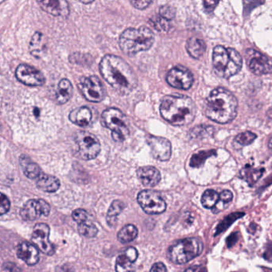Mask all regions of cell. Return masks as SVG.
Masks as SVG:
<instances>
[{"label": "cell", "instance_id": "6da1fadb", "mask_svg": "<svg viewBox=\"0 0 272 272\" xmlns=\"http://www.w3.org/2000/svg\"><path fill=\"white\" fill-rule=\"evenodd\" d=\"M99 69L104 79L123 95L130 94L137 87L135 73L127 61L120 57L107 54L101 59Z\"/></svg>", "mask_w": 272, "mask_h": 272}, {"label": "cell", "instance_id": "7a4b0ae2", "mask_svg": "<svg viewBox=\"0 0 272 272\" xmlns=\"http://www.w3.org/2000/svg\"><path fill=\"white\" fill-rule=\"evenodd\" d=\"M238 101L229 90L218 87L210 93L205 104V115L218 124L233 121L237 115Z\"/></svg>", "mask_w": 272, "mask_h": 272}, {"label": "cell", "instance_id": "3957f363", "mask_svg": "<svg viewBox=\"0 0 272 272\" xmlns=\"http://www.w3.org/2000/svg\"><path fill=\"white\" fill-rule=\"evenodd\" d=\"M161 117L174 127H184L194 121L197 107L190 97L167 95L160 106Z\"/></svg>", "mask_w": 272, "mask_h": 272}, {"label": "cell", "instance_id": "277c9868", "mask_svg": "<svg viewBox=\"0 0 272 272\" xmlns=\"http://www.w3.org/2000/svg\"><path fill=\"white\" fill-rule=\"evenodd\" d=\"M154 43V34L148 27L129 28L121 34L119 46L124 54L134 56L141 51H148Z\"/></svg>", "mask_w": 272, "mask_h": 272}, {"label": "cell", "instance_id": "5b68a950", "mask_svg": "<svg viewBox=\"0 0 272 272\" xmlns=\"http://www.w3.org/2000/svg\"><path fill=\"white\" fill-rule=\"evenodd\" d=\"M213 64L216 75L227 79L241 70L243 59L234 49L216 46L213 49Z\"/></svg>", "mask_w": 272, "mask_h": 272}, {"label": "cell", "instance_id": "8992f818", "mask_svg": "<svg viewBox=\"0 0 272 272\" xmlns=\"http://www.w3.org/2000/svg\"><path fill=\"white\" fill-rule=\"evenodd\" d=\"M203 243L199 239L192 237L180 240L169 249L168 257L176 264H184L200 256Z\"/></svg>", "mask_w": 272, "mask_h": 272}, {"label": "cell", "instance_id": "52a82bcc", "mask_svg": "<svg viewBox=\"0 0 272 272\" xmlns=\"http://www.w3.org/2000/svg\"><path fill=\"white\" fill-rule=\"evenodd\" d=\"M125 121V116L118 109L109 108L101 114V123L112 131L113 139L117 142L124 141L130 134Z\"/></svg>", "mask_w": 272, "mask_h": 272}, {"label": "cell", "instance_id": "ba28073f", "mask_svg": "<svg viewBox=\"0 0 272 272\" xmlns=\"http://www.w3.org/2000/svg\"><path fill=\"white\" fill-rule=\"evenodd\" d=\"M78 155L84 160H93L98 156L101 151V144L95 135L87 131H79L74 138Z\"/></svg>", "mask_w": 272, "mask_h": 272}, {"label": "cell", "instance_id": "9c48e42d", "mask_svg": "<svg viewBox=\"0 0 272 272\" xmlns=\"http://www.w3.org/2000/svg\"><path fill=\"white\" fill-rule=\"evenodd\" d=\"M137 202L147 214L157 215L164 213L167 207L160 193L153 190H143L137 196Z\"/></svg>", "mask_w": 272, "mask_h": 272}, {"label": "cell", "instance_id": "30bf717a", "mask_svg": "<svg viewBox=\"0 0 272 272\" xmlns=\"http://www.w3.org/2000/svg\"><path fill=\"white\" fill-rule=\"evenodd\" d=\"M78 87L86 99L91 102H100L103 101L106 96L102 83L97 76L81 78Z\"/></svg>", "mask_w": 272, "mask_h": 272}, {"label": "cell", "instance_id": "8fae6325", "mask_svg": "<svg viewBox=\"0 0 272 272\" xmlns=\"http://www.w3.org/2000/svg\"><path fill=\"white\" fill-rule=\"evenodd\" d=\"M166 81L174 88L179 90H190L194 82L193 74L189 69L183 66H176L169 71Z\"/></svg>", "mask_w": 272, "mask_h": 272}, {"label": "cell", "instance_id": "7c38bea8", "mask_svg": "<svg viewBox=\"0 0 272 272\" xmlns=\"http://www.w3.org/2000/svg\"><path fill=\"white\" fill-rule=\"evenodd\" d=\"M31 241L38 250L47 256H52L55 252L54 244L50 241V227L44 223L35 224L33 229Z\"/></svg>", "mask_w": 272, "mask_h": 272}, {"label": "cell", "instance_id": "4fadbf2b", "mask_svg": "<svg viewBox=\"0 0 272 272\" xmlns=\"http://www.w3.org/2000/svg\"><path fill=\"white\" fill-rule=\"evenodd\" d=\"M51 212L50 204L46 200H31L24 204L20 211V216L27 221H33L41 217V216H48Z\"/></svg>", "mask_w": 272, "mask_h": 272}, {"label": "cell", "instance_id": "5bb4252c", "mask_svg": "<svg viewBox=\"0 0 272 272\" xmlns=\"http://www.w3.org/2000/svg\"><path fill=\"white\" fill-rule=\"evenodd\" d=\"M247 65L250 71L256 75L270 74L271 62L267 57L254 49H249L246 53Z\"/></svg>", "mask_w": 272, "mask_h": 272}, {"label": "cell", "instance_id": "9a60e30c", "mask_svg": "<svg viewBox=\"0 0 272 272\" xmlns=\"http://www.w3.org/2000/svg\"><path fill=\"white\" fill-rule=\"evenodd\" d=\"M15 76L20 82L29 87H40L46 81L44 74L38 70L26 64H21L17 67Z\"/></svg>", "mask_w": 272, "mask_h": 272}, {"label": "cell", "instance_id": "2e32d148", "mask_svg": "<svg viewBox=\"0 0 272 272\" xmlns=\"http://www.w3.org/2000/svg\"><path fill=\"white\" fill-rule=\"evenodd\" d=\"M147 142L151 149L152 156L160 161H167L172 155V144L164 137L150 136Z\"/></svg>", "mask_w": 272, "mask_h": 272}, {"label": "cell", "instance_id": "e0dca14e", "mask_svg": "<svg viewBox=\"0 0 272 272\" xmlns=\"http://www.w3.org/2000/svg\"><path fill=\"white\" fill-rule=\"evenodd\" d=\"M41 9L55 17L66 18L70 14L67 0H37Z\"/></svg>", "mask_w": 272, "mask_h": 272}, {"label": "cell", "instance_id": "ac0fdd59", "mask_svg": "<svg viewBox=\"0 0 272 272\" xmlns=\"http://www.w3.org/2000/svg\"><path fill=\"white\" fill-rule=\"evenodd\" d=\"M17 256L24 263L33 266L39 261V253L36 246L28 242H23L17 249Z\"/></svg>", "mask_w": 272, "mask_h": 272}, {"label": "cell", "instance_id": "d6986e66", "mask_svg": "<svg viewBox=\"0 0 272 272\" xmlns=\"http://www.w3.org/2000/svg\"><path fill=\"white\" fill-rule=\"evenodd\" d=\"M139 180L145 187L157 185L161 179L160 171L153 166H143L137 172Z\"/></svg>", "mask_w": 272, "mask_h": 272}, {"label": "cell", "instance_id": "ffe728a7", "mask_svg": "<svg viewBox=\"0 0 272 272\" xmlns=\"http://www.w3.org/2000/svg\"><path fill=\"white\" fill-rule=\"evenodd\" d=\"M138 257L137 249L130 247L124 250L122 254L117 256L116 260V270L118 272L130 271L133 270V264Z\"/></svg>", "mask_w": 272, "mask_h": 272}, {"label": "cell", "instance_id": "44dd1931", "mask_svg": "<svg viewBox=\"0 0 272 272\" xmlns=\"http://www.w3.org/2000/svg\"><path fill=\"white\" fill-rule=\"evenodd\" d=\"M69 118L71 122L78 127H88L92 121V112L88 107H80L72 110L69 115Z\"/></svg>", "mask_w": 272, "mask_h": 272}, {"label": "cell", "instance_id": "7402d4cb", "mask_svg": "<svg viewBox=\"0 0 272 272\" xmlns=\"http://www.w3.org/2000/svg\"><path fill=\"white\" fill-rule=\"evenodd\" d=\"M36 185L39 190L47 193H55L60 187V181L57 177L41 173L36 179Z\"/></svg>", "mask_w": 272, "mask_h": 272}, {"label": "cell", "instance_id": "603a6c76", "mask_svg": "<svg viewBox=\"0 0 272 272\" xmlns=\"http://www.w3.org/2000/svg\"><path fill=\"white\" fill-rule=\"evenodd\" d=\"M186 49L190 56L195 59H199L204 55L206 51L204 41L197 37H192L187 40Z\"/></svg>", "mask_w": 272, "mask_h": 272}, {"label": "cell", "instance_id": "cb8c5ba5", "mask_svg": "<svg viewBox=\"0 0 272 272\" xmlns=\"http://www.w3.org/2000/svg\"><path fill=\"white\" fill-rule=\"evenodd\" d=\"M20 164L26 177L31 180H36L41 173V169L36 163L33 162L29 157L22 156L20 157Z\"/></svg>", "mask_w": 272, "mask_h": 272}, {"label": "cell", "instance_id": "d4e9b609", "mask_svg": "<svg viewBox=\"0 0 272 272\" xmlns=\"http://www.w3.org/2000/svg\"><path fill=\"white\" fill-rule=\"evenodd\" d=\"M73 94V87L71 81L68 79H61L58 83V90L56 92L57 102L60 104H66L71 99Z\"/></svg>", "mask_w": 272, "mask_h": 272}, {"label": "cell", "instance_id": "484cf974", "mask_svg": "<svg viewBox=\"0 0 272 272\" xmlns=\"http://www.w3.org/2000/svg\"><path fill=\"white\" fill-rule=\"evenodd\" d=\"M124 204L121 200H114L107 213V221L110 227H114L117 224V218L124 208Z\"/></svg>", "mask_w": 272, "mask_h": 272}, {"label": "cell", "instance_id": "4316f807", "mask_svg": "<svg viewBox=\"0 0 272 272\" xmlns=\"http://www.w3.org/2000/svg\"><path fill=\"white\" fill-rule=\"evenodd\" d=\"M138 230L134 224H127L120 230L117 239L121 243H128L134 241L137 237Z\"/></svg>", "mask_w": 272, "mask_h": 272}, {"label": "cell", "instance_id": "83f0119b", "mask_svg": "<svg viewBox=\"0 0 272 272\" xmlns=\"http://www.w3.org/2000/svg\"><path fill=\"white\" fill-rule=\"evenodd\" d=\"M263 172H264L263 169L256 170V169L250 168L249 166H246L245 169H243L242 170L240 176L250 185H253V184L257 182L258 180L263 175Z\"/></svg>", "mask_w": 272, "mask_h": 272}, {"label": "cell", "instance_id": "f1b7e54d", "mask_svg": "<svg viewBox=\"0 0 272 272\" xmlns=\"http://www.w3.org/2000/svg\"><path fill=\"white\" fill-rule=\"evenodd\" d=\"M44 34L41 32H36L31 38L30 44V51L33 56L38 58L44 47Z\"/></svg>", "mask_w": 272, "mask_h": 272}, {"label": "cell", "instance_id": "f546056e", "mask_svg": "<svg viewBox=\"0 0 272 272\" xmlns=\"http://www.w3.org/2000/svg\"><path fill=\"white\" fill-rule=\"evenodd\" d=\"M78 231L80 235L85 236L87 238H94L97 236L98 230L95 224H93L90 220L81 222L78 224Z\"/></svg>", "mask_w": 272, "mask_h": 272}, {"label": "cell", "instance_id": "4dcf8cb0", "mask_svg": "<svg viewBox=\"0 0 272 272\" xmlns=\"http://www.w3.org/2000/svg\"><path fill=\"white\" fill-rule=\"evenodd\" d=\"M218 201L216 205L213 207V212L214 213H219L222 210L225 209V207L230 204V202L233 200V194L230 190H224L219 195Z\"/></svg>", "mask_w": 272, "mask_h": 272}, {"label": "cell", "instance_id": "1f68e13d", "mask_svg": "<svg viewBox=\"0 0 272 272\" xmlns=\"http://www.w3.org/2000/svg\"><path fill=\"white\" fill-rule=\"evenodd\" d=\"M216 150H208V151H201L195 153L190 160V166L193 168H199L203 165L205 160L212 156H216Z\"/></svg>", "mask_w": 272, "mask_h": 272}, {"label": "cell", "instance_id": "d6a6232c", "mask_svg": "<svg viewBox=\"0 0 272 272\" xmlns=\"http://www.w3.org/2000/svg\"><path fill=\"white\" fill-rule=\"evenodd\" d=\"M218 200L219 194L217 192L213 190H206L202 196V205L204 206L205 208L212 209L216 205Z\"/></svg>", "mask_w": 272, "mask_h": 272}, {"label": "cell", "instance_id": "836d02e7", "mask_svg": "<svg viewBox=\"0 0 272 272\" xmlns=\"http://www.w3.org/2000/svg\"><path fill=\"white\" fill-rule=\"evenodd\" d=\"M256 139V135L252 132H243L236 136L234 140V144H239L240 146H247L253 144V141Z\"/></svg>", "mask_w": 272, "mask_h": 272}, {"label": "cell", "instance_id": "e575fe53", "mask_svg": "<svg viewBox=\"0 0 272 272\" xmlns=\"http://www.w3.org/2000/svg\"><path fill=\"white\" fill-rule=\"evenodd\" d=\"M150 24L153 26V27L155 28L157 31H163V32H166V31H169V30L170 29V20L165 19V18H163V17L156 16L153 17V18L150 19Z\"/></svg>", "mask_w": 272, "mask_h": 272}, {"label": "cell", "instance_id": "d590c367", "mask_svg": "<svg viewBox=\"0 0 272 272\" xmlns=\"http://www.w3.org/2000/svg\"><path fill=\"white\" fill-rule=\"evenodd\" d=\"M91 60H92V58L89 54H81V53L78 52L74 53L69 57L70 62L81 66L90 65Z\"/></svg>", "mask_w": 272, "mask_h": 272}, {"label": "cell", "instance_id": "8d00e7d4", "mask_svg": "<svg viewBox=\"0 0 272 272\" xmlns=\"http://www.w3.org/2000/svg\"><path fill=\"white\" fill-rule=\"evenodd\" d=\"M243 215H244L243 213H233V214L226 217V218L224 219L220 224H219L218 227H217V231H216V236H217V235H219V233H222V232L225 231L226 229H227L229 226L231 225L233 222H235V220L240 218V217L243 216Z\"/></svg>", "mask_w": 272, "mask_h": 272}, {"label": "cell", "instance_id": "74e56055", "mask_svg": "<svg viewBox=\"0 0 272 272\" xmlns=\"http://www.w3.org/2000/svg\"><path fill=\"white\" fill-rule=\"evenodd\" d=\"M265 0H243V8H244V14L249 15L252 11L259 6L264 4Z\"/></svg>", "mask_w": 272, "mask_h": 272}, {"label": "cell", "instance_id": "f35d334b", "mask_svg": "<svg viewBox=\"0 0 272 272\" xmlns=\"http://www.w3.org/2000/svg\"><path fill=\"white\" fill-rule=\"evenodd\" d=\"M160 15L167 20H172L176 15L175 8L170 5H164L160 8Z\"/></svg>", "mask_w": 272, "mask_h": 272}, {"label": "cell", "instance_id": "ab89813d", "mask_svg": "<svg viewBox=\"0 0 272 272\" xmlns=\"http://www.w3.org/2000/svg\"><path fill=\"white\" fill-rule=\"evenodd\" d=\"M72 218L77 224H79L81 222L90 220V216H89L88 213L86 210L78 208L73 212Z\"/></svg>", "mask_w": 272, "mask_h": 272}, {"label": "cell", "instance_id": "60d3db41", "mask_svg": "<svg viewBox=\"0 0 272 272\" xmlns=\"http://www.w3.org/2000/svg\"><path fill=\"white\" fill-rule=\"evenodd\" d=\"M11 207L9 199L5 195L0 193V216L8 213Z\"/></svg>", "mask_w": 272, "mask_h": 272}, {"label": "cell", "instance_id": "b9f144b4", "mask_svg": "<svg viewBox=\"0 0 272 272\" xmlns=\"http://www.w3.org/2000/svg\"><path fill=\"white\" fill-rule=\"evenodd\" d=\"M130 2L137 9L144 10L150 5L152 0H130Z\"/></svg>", "mask_w": 272, "mask_h": 272}, {"label": "cell", "instance_id": "7bdbcfd3", "mask_svg": "<svg viewBox=\"0 0 272 272\" xmlns=\"http://www.w3.org/2000/svg\"><path fill=\"white\" fill-rule=\"evenodd\" d=\"M219 2L220 0H204V9L207 12H213L216 6L218 5Z\"/></svg>", "mask_w": 272, "mask_h": 272}, {"label": "cell", "instance_id": "ee69618b", "mask_svg": "<svg viewBox=\"0 0 272 272\" xmlns=\"http://www.w3.org/2000/svg\"><path fill=\"white\" fill-rule=\"evenodd\" d=\"M150 271L165 272L167 271V268H166L164 263H157L153 265V267L150 269Z\"/></svg>", "mask_w": 272, "mask_h": 272}, {"label": "cell", "instance_id": "f6af8a7d", "mask_svg": "<svg viewBox=\"0 0 272 272\" xmlns=\"http://www.w3.org/2000/svg\"><path fill=\"white\" fill-rule=\"evenodd\" d=\"M94 0H80V2L84 4H90L94 2Z\"/></svg>", "mask_w": 272, "mask_h": 272}]
</instances>
